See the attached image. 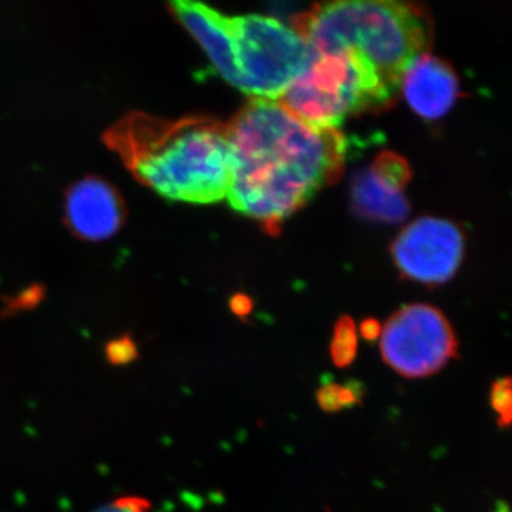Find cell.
Here are the masks:
<instances>
[{"mask_svg":"<svg viewBox=\"0 0 512 512\" xmlns=\"http://www.w3.org/2000/svg\"><path fill=\"white\" fill-rule=\"evenodd\" d=\"M227 138L229 204L274 237L345 167L338 128L313 127L276 100H249L227 124Z\"/></svg>","mask_w":512,"mask_h":512,"instance_id":"cell-1","label":"cell"},{"mask_svg":"<svg viewBox=\"0 0 512 512\" xmlns=\"http://www.w3.org/2000/svg\"><path fill=\"white\" fill-rule=\"evenodd\" d=\"M138 181L163 197L212 204L227 197L231 163L227 124L208 116L161 119L130 113L104 134Z\"/></svg>","mask_w":512,"mask_h":512,"instance_id":"cell-2","label":"cell"},{"mask_svg":"<svg viewBox=\"0 0 512 512\" xmlns=\"http://www.w3.org/2000/svg\"><path fill=\"white\" fill-rule=\"evenodd\" d=\"M291 26L316 56L343 50L356 53L396 93H400L409 64L429 53L433 43V20L429 12L409 2L319 3L293 16Z\"/></svg>","mask_w":512,"mask_h":512,"instance_id":"cell-3","label":"cell"},{"mask_svg":"<svg viewBox=\"0 0 512 512\" xmlns=\"http://www.w3.org/2000/svg\"><path fill=\"white\" fill-rule=\"evenodd\" d=\"M397 94L366 60L343 50L316 56L276 101L313 127L338 128L355 114L389 109Z\"/></svg>","mask_w":512,"mask_h":512,"instance_id":"cell-4","label":"cell"},{"mask_svg":"<svg viewBox=\"0 0 512 512\" xmlns=\"http://www.w3.org/2000/svg\"><path fill=\"white\" fill-rule=\"evenodd\" d=\"M237 84L251 99L278 100L309 69L315 52L292 26L262 15L231 18Z\"/></svg>","mask_w":512,"mask_h":512,"instance_id":"cell-5","label":"cell"},{"mask_svg":"<svg viewBox=\"0 0 512 512\" xmlns=\"http://www.w3.org/2000/svg\"><path fill=\"white\" fill-rule=\"evenodd\" d=\"M380 353L397 375H436L457 355V339L443 312L424 303L403 306L382 326Z\"/></svg>","mask_w":512,"mask_h":512,"instance_id":"cell-6","label":"cell"},{"mask_svg":"<svg viewBox=\"0 0 512 512\" xmlns=\"http://www.w3.org/2000/svg\"><path fill=\"white\" fill-rule=\"evenodd\" d=\"M466 241L456 224L424 217L400 232L392 245L400 274L424 285L450 281L463 261Z\"/></svg>","mask_w":512,"mask_h":512,"instance_id":"cell-7","label":"cell"},{"mask_svg":"<svg viewBox=\"0 0 512 512\" xmlns=\"http://www.w3.org/2000/svg\"><path fill=\"white\" fill-rule=\"evenodd\" d=\"M412 180L406 158L383 151L365 170L356 174L352 184L353 210L360 217L397 224L410 212L404 190Z\"/></svg>","mask_w":512,"mask_h":512,"instance_id":"cell-8","label":"cell"},{"mask_svg":"<svg viewBox=\"0 0 512 512\" xmlns=\"http://www.w3.org/2000/svg\"><path fill=\"white\" fill-rule=\"evenodd\" d=\"M64 210L67 225L74 234L90 241L116 234L126 215L116 188L94 175L77 181L69 188Z\"/></svg>","mask_w":512,"mask_h":512,"instance_id":"cell-9","label":"cell"},{"mask_svg":"<svg viewBox=\"0 0 512 512\" xmlns=\"http://www.w3.org/2000/svg\"><path fill=\"white\" fill-rule=\"evenodd\" d=\"M400 92L414 113L436 120L446 116L456 103L460 83L450 64L424 53L407 67Z\"/></svg>","mask_w":512,"mask_h":512,"instance_id":"cell-10","label":"cell"},{"mask_svg":"<svg viewBox=\"0 0 512 512\" xmlns=\"http://www.w3.org/2000/svg\"><path fill=\"white\" fill-rule=\"evenodd\" d=\"M175 18L197 39L205 50L215 69L235 86L234 42H232L231 18L204 3L175 0L170 3Z\"/></svg>","mask_w":512,"mask_h":512,"instance_id":"cell-11","label":"cell"},{"mask_svg":"<svg viewBox=\"0 0 512 512\" xmlns=\"http://www.w3.org/2000/svg\"><path fill=\"white\" fill-rule=\"evenodd\" d=\"M357 355V329L353 319L343 316L336 322L330 340V357L338 367H348Z\"/></svg>","mask_w":512,"mask_h":512,"instance_id":"cell-12","label":"cell"},{"mask_svg":"<svg viewBox=\"0 0 512 512\" xmlns=\"http://www.w3.org/2000/svg\"><path fill=\"white\" fill-rule=\"evenodd\" d=\"M316 399L320 409L325 412H340V410L352 409L360 403L363 399V389L355 382L328 383L320 387Z\"/></svg>","mask_w":512,"mask_h":512,"instance_id":"cell-13","label":"cell"},{"mask_svg":"<svg viewBox=\"0 0 512 512\" xmlns=\"http://www.w3.org/2000/svg\"><path fill=\"white\" fill-rule=\"evenodd\" d=\"M491 407L497 414L498 424L508 427L511 423L512 387L510 377L495 380L490 392Z\"/></svg>","mask_w":512,"mask_h":512,"instance_id":"cell-14","label":"cell"},{"mask_svg":"<svg viewBox=\"0 0 512 512\" xmlns=\"http://www.w3.org/2000/svg\"><path fill=\"white\" fill-rule=\"evenodd\" d=\"M138 350L136 342L128 336L111 340L106 346V357L111 365L123 366L130 365L137 359Z\"/></svg>","mask_w":512,"mask_h":512,"instance_id":"cell-15","label":"cell"},{"mask_svg":"<svg viewBox=\"0 0 512 512\" xmlns=\"http://www.w3.org/2000/svg\"><path fill=\"white\" fill-rule=\"evenodd\" d=\"M92 512H151V501L140 495H124L100 505Z\"/></svg>","mask_w":512,"mask_h":512,"instance_id":"cell-16","label":"cell"},{"mask_svg":"<svg viewBox=\"0 0 512 512\" xmlns=\"http://www.w3.org/2000/svg\"><path fill=\"white\" fill-rule=\"evenodd\" d=\"M360 333H362L363 338L369 340V342H373V340H377L380 338V333H382V325L375 319H366L365 322L360 325Z\"/></svg>","mask_w":512,"mask_h":512,"instance_id":"cell-17","label":"cell"},{"mask_svg":"<svg viewBox=\"0 0 512 512\" xmlns=\"http://www.w3.org/2000/svg\"><path fill=\"white\" fill-rule=\"evenodd\" d=\"M232 309L239 316L247 315V313L251 312V302L244 298V296H241V298H237L232 302Z\"/></svg>","mask_w":512,"mask_h":512,"instance_id":"cell-18","label":"cell"}]
</instances>
